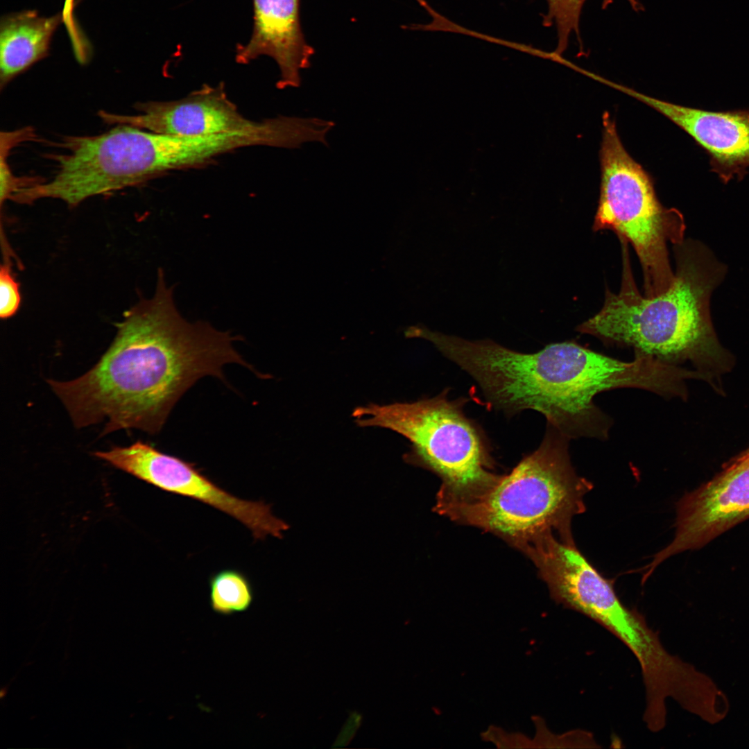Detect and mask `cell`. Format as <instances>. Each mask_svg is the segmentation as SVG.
<instances>
[{"instance_id": "10", "label": "cell", "mask_w": 749, "mask_h": 749, "mask_svg": "<svg viewBox=\"0 0 749 749\" xmlns=\"http://www.w3.org/2000/svg\"><path fill=\"white\" fill-rule=\"evenodd\" d=\"M138 114L124 115L101 110L107 124L127 125L153 132L204 136L227 133L255 126L258 121L243 116L228 98L223 84L205 85L187 96L169 101L139 103Z\"/></svg>"}, {"instance_id": "2", "label": "cell", "mask_w": 749, "mask_h": 749, "mask_svg": "<svg viewBox=\"0 0 749 749\" xmlns=\"http://www.w3.org/2000/svg\"><path fill=\"white\" fill-rule=\"evenodd\" d=\"M466 369L492 407L509 414L540 412L569 439L608 438L612 422L594 401L601 392L632 388L686 399V380L700 377L696 370L649 356L635 353L632 361H623L573 341L530 354L479 340Z\"/></svg>"}, {"instance_id": "17", "label": "cell", "mask_w": 749, "mask_h": 749, "mask_svg": "<svg viewBox=\"0 0 749 749\" xmlns=\"http://www.w3.org/2000/svg\"><path fill=\"white\" fill-rule=\"evenodd\" d=\"M743 456H749V447L739 454Z\"/></svg>"}, {"instance_id": "11", "label": "cell", "mask_w": 749, "mask_h": 749, "mask_svg": "<svg viewBox=\"0 0 749 749\" xmlns=\"http://www.w3.org/2000/svg\"><path fill=\"white\" fill-rule=\"evenodd\" d=\"M687 133L709 157L711 171L724 183L742 179L749 169V110L709 111L660 100L617 85Z\"/></svg>"}, {"instance_id": "6", "label": "cell", "mask_w": 749, "mask_h": 749, "mask_svg": "<svg viewBox=\"0 0 749 749\" xmlns=\"http://www.w3.org/2000/svg\"><path fill=\"white\" fill-rule=\"evenodd\" d=\"M599 155L600 194L593 230H610L630 243L642 266L644 295L661 294L674 280L668 244L684 241L683 216L660 203L651 178L627 152L607 112Z\"/></svg>"}, {"instance_id": "16", "label": "cell", "mask_w": 749, "mask_h": 749, "mask_svg": "<svg viewBox=\"0 0 749 749\" xmlns=\"http://www.w3.org/2000/svg\"><path fill=\"white\" fill-rule=\"evenodd\" d=\"M8 261L6 259L0 268V317L2 319L14 316L21 300L19 284L13 276Z\"/></svg>"}, {"instance_id": "12", "label": "cell", "mask_w": 749, "mask_h": 749, "mask_svg": "<svg viewBox=\"0 0 749 749\" xmlns=\"http://www.w3.org/2000/svg\"><path fill=\"white\" fill-rule=\"evenodd\" d=\"M253 7L252 33L247 44L237 45L236 61L247 64L269 56L280 71L276 87H300V71L311 66L315 52L302 31L300 0H253Z\"/></svg>"}, {"instance_id": "13", "label": "cell", "mask_w": 749, "mask_h": 749, "mask_svg": "<svg viewBox=\"0 0 749 749\" xmlns=\"http://www.w3.org/2000/svg\"><path fill=\"white\" fill-rule=\"evenodd\" d=\"M60 17H41L24 11L3 17L0 26V85L2 89L15 77L46 55Z\"/></svg>"}, {"instance_id": "14", "label": "cell", "mask_w": 749, "mask_h": 749, "mask_svg": "<svg viewBox=\"0 0 749 749\" xmlns=\"http://www.w3.org/2000/svg\"><path fill=\"white\" fill-rule=\"evenodd\" d=\"M210 605L221 614L229 615L248 610L253 600L248 578L234 569L220 571L209 578Z\"/></svg>"}, {"instance_id": "15", "label": "cell", "mask_w": 749, "mask_h": 749, "mask_svg": "<svg viewBox=\"0 0 749 749\" xmlns=\"http://www.w3.org/2000/svg\"><path fill=\"white\" fill-rule=\"evenodd\" d=\"M635 12L644 10L643 6L637 0H626ZM547 12L544 15L542 24L546 27L554 25L557 31V46L555 55H560L567 48L569 37L574 34L580 49H583L580 35V18L586 0H546ZM613 0H603L602 8L608 7Z\"/></svg>"}, {"instance_id": "5", "label": "cell", "mask_w": 749, "mask_h": 749, "mask_svg": "<svg viewBox=\"0 0 749 749\" xmlns=\"http://www.w3.org/2000/svg\"><path fill=\"white\" fill-rule=\"evenodd\" d=\"M445 393L411 403L358 406L352 416L360 427L389 429L407 438L410 464L436 474L442 480L436 503L466 500L492 487L501 475L483 433L462 411L460 401Z\"/></svg>"}, {"instance_id": "8", "label": "cell", "mask_w": 749, "mask_h": 749, "mask_svg": "<svg viewBox=\"0 0 749 749\" xmlns=\"http://www.w3.org/2000/svg\"><path fill=\"white\" fill-rule=\"evenodd\" d=\"M94 455L157 488L200 501L231 516L247 527L256 540L268 535L282 538L289 528L273 513L270 504L239 498L217 485L193 464L140 440Z\"/></svg>"}, {"instance_id": "7", "label": "cell", "mask_w": 749, "mask_h": 749, "mask_svg": "<svg viewBox=\"0 0 749 749\" xmlns=\"http://www.w3.org/2000/svg\"><path fill=\"white\" fill-rule=\"evenodd\" d=\"M527 556L557 603L592 619L626 646L644 636V617L621 601L613 583L599 573L574 540L547 535L530 548Z\"/></svg>"}, {"instance_id": "4", "label": "cell", "mask_w": 749, "mask_h": 749, "mask_svg": "<svg viewBox=\"0 0 749 749\" xmlns=\"http://www.w3.org/2000/svg\"><path fill=\"white\" fill-rule=\"evenodd\" d=\"M569 438L548 424L538 448L490 488L472 498L436 504L440 515L493 533L523 551L549 533L574 540L573 517L585 511L592 483L577 474Z\"/></svg>"}, {"instance_id": "3", "label": "cell", "mask_w": 749, "mask_h": 749, "mask_svg": "<svg viewBox=\"0 0 749 749\" xmlns=\"http://www.w3.org/2000/svg\"><path fill=\"white\" fill-rule=\"evenodd\" d=\"M622 275L617 293L605 289L602 308L577 327L606 345L678 365L689 361L709 381L730 369V354L718 341L711 320V295L725 266L698 241L674 245L673 284L653 297L640 293L630 263L628 243L620 239Z\"/></svg>"}, {"instance_id": "9", "label": "cell", "mask_w": 749, "mask_h": 749, "mask_svg": "<svg viewBox=\"0 0 749 749\" xmlns=\"http://www.w3.org/2000/svg\"><path fill=\"white\" fill-rule=\"evenodd\" d=\"M675 533L644 568L648 578L673 555L700 549L749 518V456L737 455L711 480L678 502Z\"/></svg>"}, {"instance_id": "1", "label": "cell", "mask_w": 749, "mask_h": 749, "mask_svg": "<svg viewBox=\"0 0 749 749\" xmlns=\"http://www.w3.org/2000/svg\"><path fill=\"white\" fill-rule=\"evenodd\" d=\"M116 326L113 342L88 372L69 381L47 380L78 429L105 421L103 435L124 429L155 434L201 377L224 379L223 368L232 363L255 370L234 347L239 336L182 317L162 268L153 295Z\"/></svg>"}]
</instances>
